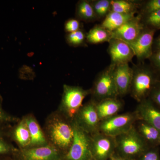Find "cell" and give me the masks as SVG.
<instances>
[{
    "mask_svg": "<svg viewBox=\"0 0 160 160\" xmlns=\"http://www.w3.org/2000/svg\"><path fill=\"white\" fill-rule=\"evenodd\" d=\"M115 138V153L127 158L136 160L150 147L139 134L134 125L129 131Z\"/></svg>",
    "mask_w": 160,
    "mask_h": 160,
    "instance_id": "6da1fadb",
    "label": "cell"
},
{
    "mask_svg": "<svg viewBox=\"0 0 160 160\" xmlns=\"http://www.w3.org/2000/svg\"><path fill=\"white\" fill-rule=\"evenodd\" d=\"M132 69L133 75L129 92L139 103L149 98L158 80L153 71L146 66H137Z\"/></svg>",
    "mask_w": 160,
    "mask_h": 160,
    "instance_id": "7a4b0ae2",
    "label": "cell"
},
{
    "mask_svg": "<svg viewBox=\"0 0 160 160\" xmlns=\"http://www.w3.org/2000/svg\"><path fill=\"white\" fill-rule=\"evenodd\" d=\"M46 129L51 144L59 150L65 151L66 154L73 140L71 122L68 123L62 118L55 117L48 122Z\"/></svg>",
    "mask_w": 160,
    "mask_h": 160,
    "instance_id": "3957f363",
    "label": "cell"
},
{
    "mask_svg": "<svg viewBox=\"0 0 160 160\" xmlns=\"http://www.w3.org/2000/svg\"><path fill=\"white\" fill-rule=\"evenodd\" d=\"M73 130L72 143L67 153L65 160H90L92 158L90 151L91 135L87 133L74 119L71 121Z\"/></svg>",
    "mask_w": 160,
    "mask_h": 160,
    "instance_id": "277c9868",
    "label": "cell"
},
{
    "mask_svg": "<svg viewBox=\"0 0 160 160\" xmlns=\"http://www.w3.org/2000/svg\"><path fill=\"white\" fill-rule=\"evenodd\" d=\"M90 89L86 90L79 86L64 85L60 109L67 119L72 120L82 106L84 99L90 94Z\"/></svg>",
    "mask_w": 160,
    "mask_h": 160,
    "instance_id": "5b68a950",
    "label": "cell"
},
{
    "mask_svg": "<svg viewBox=\"0 0 160 160\" xmlns=\"http://www.w3.org/2000/svg\"><path fill=\"white\" fill-rule=\"evenodd\" d=\"M115 65L110 64L98 75L90 92L95 102L118 96L114 78Z\"/></svg>",
    "mask_w": 160,
    "mask_h": 160,
    "instance_id": "8992f818",
    "label": "cell"
},
{
    "mask_svg": "<svg viewBox=\"0 0 160 160\" xmlns=\"http://www.w3.org/2000/svg\"><path fill=\"white\" fill-rule=\"evenodd\" d=\"M138 120L134 111L118 114L101 121L98 132L115 138L129 131Z\"/></svg>",
    "mask_w": 160,
    "mask_h": 160,
    "instance_id": "52a82bcc",
    "label": "cell"
},
{
    "mask_svg": "<svg viewBox=\"0 0 160 160\" xmlns=\"http://www.w3.org/2000/svg\"><path fill=\"white\" fill-rule=\"evenodd\" d=\"M90 151L96 160H109L115 153V138L98 132L91 135Z\"/></svg>",
    "mask_w": 160,
    "mask_h": 160,
    "instance_id": "ba28073f",
    "label": "cell"
},
{
    "mask_svg": "<svg viewBox=\"0 0 160 160\" xmlns=\"http://www.w3.org/2000/svg\"><path fill=\"white\" fill-rule=\"evenodd\" d=\"M73 119L90 135L98 132L100 120L96 108L95 101L92 99L83 105Z\"/></svg>",
    "mask_w": 160,
    "mask_h": 160,
    "instance_id": "9c48e42d",
    "label": "cell"
},
{
    "mask_svg": "<svg viewBox=\"0 0 160 160\" xmlns=\"http://www.w3.org/2000/svg\"><path fill=\"white\" fill-rule=\"evenodd\" d=\"M19 160H60V150L52 144L38 147H29L17 150Z\"/></svg>",
    "mask_w": 160,
    "mask_h": 160,
    "instance_id": "30bf717a",
    "label": "cell"
},
{
    "mask_svg": "<svg viewBox=\"0 0 160 160\" xmlns=\"http://www.w3.org/2000/svg\"><path fill=\"white\" fill-rule=\"evenodd\" d=\"M155 30L145 27L137 38L129 45L134 55L140 61L150 58L152 55V46Z\"/></svg>",
    "mask_w": 160,
    "mask_h": 160,
    "instance_id": "8fae6325",
    "label": "cell"
},
{
    "mask_svg": "<svg viewBox=\"0 0 160 160\" xmlns=\"http://www.w3.org/2000/svg\"><path fill=\"white\" fill-rule=\"evenodd\" d=\"M145 27L142 15L136 16L112 32V38L121 40L129 44L137 38Z\"/></svg>",
    "mask_w": 160,
    "mask_h": 160,
    "instance_id": "7c38bea8",
    "label": "cell"
},
{
    "mask_svg": "<svg viewBox=\"0 0 160 160\" xmlns=\"http://www.w3.org/2000/svg\"><path fill=\"white\" fill-rule=\"evenodd\" d=\"M109 43L108 52L111 58V64L116 66L129 64L135 56L133 50L126 42L112 38Z\"/></svg>",
    "mask_w": 160,
    "mask_h": 160,
    "instance_id": "4fadbf2b",
    "label": "cell"
},
{
    "mask_svg": "<svg viewBox=\"0 0 160 160\" xmlns=\"http://www.w3.org/2000/svg\"><path fill=\"white\" fill-rule=\"evenodd\" d=\"M134 112L138 120L148 123L160 131V110L150 99L139 102Z\"/></svg>",
    "mask_w": 160,
    "mask_h": 160,
    "instance_id": "5bb4252c",
    "label": "cell"
},
{
    "mask_svg": "<svg viewBox=\"0 0 160 160\" xmlns=\"http://www.w3.org/2000/svg\"><path fill=\"white\" fill-rule=\"evenodd\" d=\"M133 69L129 64H120L115 67V82L118 96H124L130 91Z\"/></svg>",
    "mask_w": 160,
    "mask_h": 160,
    "instance_id": "9a60e30c",
    "label": "cell"
},
{
    "mask_svg": "<svg viewBox=\"0 0 160 160\" xmlns=\"http://www.w3.org/2000/svg\"><path fill=\"white\" fill-rule=\"evenodd\" d=\"M96 108L100 122L118 114L123 107L118 98H111L95 102Z\"/></svg>",
    "mask_w": 160,
    "mask_h": 160,
    "instance_id": "2e32d148",
    "label": "cell"
},
{
    "mask_svg": "<svg viewBox=\"0 0 160 160\" xmlns=\"http://www.w3.org/2000/svg\"><path fill=\"white\" fill-rule=\"evenodd\" d=\"M134 127L149 147L160 146V131L156 128L141 120L136 122Z\"/></svg>",
    "mask_w": 160,
    "mask_h": 160,
    "instance_id": "e0dca14e",
    "label": "cell"
},
{
    "mask_svg": "<svg viewBox=\"0 0 160 160\" xmlns=\"http://www.w3.org/2000/svg\"><path fill=\"white\" fill-rule=\"evenodd\" d=\"M24 119L30 134V144L29 147H38L48 144L46 137L34 117L29 116Z\"/></svg>",
    "mask_w": 160,
    "mask_h": 160,
    "instance_id": "ac0fdd59",
    "label": "cell"
},
{
    "mask_svg": "<svg viewBox=\"0 0 160 160\" xmlns=\"http://www.w3.org/2000/svg\"><path fill=\"white\" fill-rule=\"evenodd\" d=\"M136 13L124 14L110 11L105 18L101 26L112 32L126 22L134 18Z\"/></svg>",
    "mask_w": 160,
    "mask_h": 160,
    "instance_id": "d6986e66",
    "label": "cell"
},
{
    "mask_svg": "<svg viewBox=\"0 0 160 160\" xmlns=\"http://www.w3.org/2000/svg\"><path fill=\"white\" fill-rule=\"evenodd\" d=\"M10 135L12 139L20 146L21 149L29 148L30 146V134L25 119L20 121L12 129Z\"/></svg>",
    "mask_w": 160,
    "mask_h": 160,
    "instance_id": "ffe728a7",
    "label": "cell"
},
{
    "mask_svg": "<svg viewBox=\"0 0 160 160\" xmlns=\"http://www.w3.org/2000/svg\"><path fill=\"white\" fill-rule=\"evenodd\" d=\"M112 38V32L103 28L101 25H96L86 33V42L91 44L109 42Z\"/></svg>",
    "mask_w": 160,
    "mask_h": 160,
    "instance_id": "44dd1931",
    "label": "cell"
},
{
    "mask_svg": "<svg viewBox=\"0 0 160 160\" xmlns=\"http://www.w3.org/2000/svg\"><path fill=\"white\" fill-rule=\"evenodd\" d=\"M76 16L77 19L86 22L97 19L91 2L86 0L78 2L76 8Z\"/></svg>",
    "mask_w": 160,
    "mask_h": 160,
    "instance_id": "7402d4cb",
    "label": "cell"
},
{
    "mask_svg": "<svg viewBox=\"0 0 160 160\" xmlns=\"http://www.w3.org/2000/svg\"><path fill=\"white\" fill-rule=\"evenodd\" d=\"M110 11L124 14L136 13L140 5L138 2L129 0H111Z\"/></svg>",
    "mask_w": 160,
    "mask_h": 160,
    "instance_id": "603a6c76",
    "label": "cell"
},
{
    "mask_svg": "<svg viewBox=\"0 0 160 160\" xmlns=\"http://www.w3.org/2000/svg\"><path fill=\"white\" fill-rule=\"evenodd\" d=\"M86 33L81 29L74 32L67 33L66 36V42L68 45L73 47L85 46Z\"/></svg>",
    "mask_w": 160,
    "mask_h": 160,
    "instance_id": "cb8c5ba5",
    "label": "cell"
},
{
    "mask_svg": "<svg viewBox=\"0 0 160 160\" xmlns=\"http://www.w3.org/2000/svg\"><path fill=\"white\" fill-rule=\"evenodd\" d=\"M111 0H97L90 1L97 19L105 18L110 11Z\"/></svg>",
    "mask_w": 160,
    "mask_h": 160,
    "instance_id": "d4e9b609",
    "label": "cell"
},
{
    "mask_svg": "<svg viewBox=\"0 0 160 160\" xmlns=\"http://www.w3.org/2000/svg\"><path fill=\"white\" fill-rule=\"evenodd\" d=\"M144 16L142 21L145 26L155 30L160 29V9Z\"/></svg>",
    "mask_w": 160,
    "mask_h": 160,
    "instance_id": "484cf974",
    "label": "cell"
},
{
    "mask_svg": "<svg viewBox=\"0 0 160 160\" xmlns=\"http://www.w3.org/2000/svg\"><path fill=\"white\" fill-rule=\"evenodd\" d=\"M17 149L6 139L2 132L0 129V155H5L14 153Z\"/></svg>",
    "mask_w": 160,
    "mask_h": 160,
    "instance_id": "4316f807",
    "label": "cell"
},
{
    "mask_svg": "<svg viewBox=\"0 0 160 160\" xmlns=\"http://www.w3.org/2000/svg\"><path fill=\"white\" fill-rule=\"evenodd\" d=\"M136 160H160L158 147H150L143 152Z\"/></svg>",
    "mask_w": 160,
    "mask_h": 160,
    "instance_id": "83f0119b",
    "label": "cell"
},
{
    "mask_svg": "<svg viewBox=\"0 0 160 160\" xmlns=\"http://www.w3.org/2000/svg\"><path fill=\"white\" fill-rule=\"evenodd\" d=\"M160 9V0H150L146 2L142 9V16L150 14Z\"/></svg>",
    "mask_w": 160,
    "mask_h": 160,
    "instance_id": "f1b7e54d",
    "label": "cell"
},
{
    "mask_svg": "<svg viewBox=\"0 0 160 160\" xmlns=\"http://www.w3.org/2000/svg\"><path fill=\"white\" fill-rule=\"evenodd\" d=\"M16 121L15 118L8 114L3 109L2 106V98L0 96V129H2L3 126L9 125Z\"/></svg>",
    "mask_w": 160,
    "mask_h": 160,
    "instance_id": "f546056e",
    "label": "cell"
},
{
    "mask_svg": "<svg viewBox=\"0 0 160 160\" xmlns=\"http://www.w3.org/2000/svg\"><path fill=\"white\" fill-rule=\"evenodd\" d=\"M64 29L67 33L78 31L82 29L80 21L77 18L67 20L65 23Z\"/></svg>",
    "mask_w": 160,
    "mask_h": 160,
    "instance_id": "4dcf8cb0",
    "label": "cell"
},
{
    "mask_svg": "<svg viewBox=\"0 0 160 160\" xmlns=\"http://www.w3.org/2000/svg\"><path fill=\"white\" fill-rule=\"evenodd\" d=\"M149 98L160 108V81H158L150 92Z\"/></svg>",
    "mask_w": 160,
    "mask_h": 160,
    "instance_id": "1f68e13d",
    "label": "cell"
},
{
    "mask_svg": "<svg viewBox=\"0 0 160 160\" xmlns=\"http://www.w3.org/2000/svg\"><path fill=\"white\" fill-rule=\"evenodd\" d=\"M150 58L155 68L160 73V49H158L157 51L152 53Z\"/></svg>",
    "mask_w": 160,
    "mask_h": 160,
    "instance_id": "d6a6232c",
    "label": "cell"
},
{
    "mask_svg": "<svg viewBox=\"0 0 160 160\" xmlns=\"http://www.w3.org/2000/svg\"><path fill=\"white\" fill-rule=\"evenodd\" d=\"M109 160H135L133 159H131L127 158L122 157L118 155L115 153L111 158H110Z\"/></svg>",
    "mask_w": 160,
    "mask_h": 160,
    "instance_id": "836d02e7",
    "label": "cell"
},
{
    "mask_svg": "<svg viewBox=\"0 0 160 160\" xmlns=\"http://www.w3.org/2000/svg\"><path fill=\"white\" fill-rule=\"evenodd\" d=\"M156 45L158 49H160V36L156 41Z\"/></svg>",
    "mask_w": 160,
    "mask_h": 160,
    "instance_id": "e575fe53",
    "label": "cell"
},
{
    "mask_svg": "<svg viewBox=\"0 0 160 160\" xmlns=\"http://www.w3.org/2000/svg\"><path fill=\"white\" fill-rule=\"evenodd\" d=\"M90 160H96L94 159V158H92Z\"/></svg>",
    "mask_w": 160,
    "mask_h": 160,
    "instance_id": "d590c367",
    "label": "cell"
}]
</instances>
